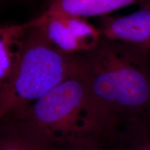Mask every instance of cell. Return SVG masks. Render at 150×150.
I'll return each instance as SVG.
<instances>
[{"label":"cell","mask_w":150,"mask_h":150,"mask_svg":"<svg viewBox=\"0 0 150 150\" xmlns=\"http://www.w3.org/2000/svg\"><path fill=\"white\" fill-rule=\"evenodd\" d=\"M29 28L28 22L0 27V84L13 71Z\"/></svg>","instance_id":"cell-7"},{"label":"cell","mask_w":150,"mask_h":150,"mask_svg":"<svg viewBox=\"0 0 150 150\" xmlns=\"http://www.w3.org/2000/svg\"><path fill=\"white\" fill-rule=\"evenodd\" d=\"M102 36L110 40L136 46L150 52V1L139 10L121 17H105L101 23Z\"/></svg>","instance_id":"cell-5"},{"label":"cell","mask_w":150,"mask_h":150,"mask_svg":"<svg viewBox=\"0 0 150 150\" xmlns=\"http://www.w3.org/2000/svg\"><path fill=\"white\" fill-rule=\"evenodd\" d=\"M4 117V115H3V114H0V120H1Z\"/></svg>","instance_id":"cell-13"},{"label":"cell","mask_w":150,"mask_h":150,"mask_svg":"<svg viewBox=\"0 0 150 150\" xmlns=\"http://www.w3.org/2000/svg\"><path fill=\"white\" fill-rule=\"evenodd\" d=\"M5 115L53 141L89 133L85 81L76 72L44 96Z\"/></svg>","instance_id":"cell-3"},{"label":"cell","mask_w":150,"mask_h":150,"mask_svg":"<svg viewBox=\"0 0 150 150\" xmlns=\"http://www.w3.org/2000/svg\"><path fill=\"white\" fill-rule=\"evenodd\" d=\"M74 57L87 88L90 134L109 145L150 109V52L101 37Z\"/></svg>","instance_id":"cell-1"},{"label":"cell","mask_w":150,"mask_h":150,"mask_svg":"<svg viewBox=\"0 0 150 150\" xmlns=\"http://www.w3.org/2000/svg\"><path fill=\"white\" fill-rule=\"evenodd\" d=\"M150 0H50L43 16H75L79 18L107 15L112 11Z\"/></svg>","instance_id":"cell-6"},{"label":"cell","mask_w":150,"mask_h":150,"mask_svg":"<svg viewBox=\"0 0 150 150\" xmlns=\"http://www.w3.org/2000/svg\"><path fill=\"white\" fill-rule=\"evenodd\" d=\"M7 112H8V106H7V96L4 82L0 84V114H3L5 116Z\"/></svg>","instance_id":"cell-11"},{"label":"cell","mask_w":150,"mask_h":150,"mask_svg":"<svg viewBox=\"0 0 150 150\" xmlns=\"http://www.w3.org/2000/svg\"><path fill=\"white\" fill-rule=\"evenodd\" d=\"M108 147L111 150H150V123L144 119L130 124Z\"/></svg>","instance_id":"cell-9"},{"label":"cell","mask_w":150,"mask_h":150,"mask_svg":"<svg viewBox=\"0 0 150 150\" xmlns=\"http://www.w3.org/2000/svg\"><path fill=\"white\" fill-rule=\"evenodd\" d=\"M147 121L149 122L150 123V109H149V112H148V115H147Z\"/></svg>","instance_id":"cell-12"},{"label":"cell","mask_w":150,"mask_h":150,"mask_svg":"<svg viewBox=\"0 0 150 150\" xmlns=\"http://www.w3.org/2000/svg\"><path fill=\"white\" fill-rule=\"evenodd\" d=\"M76 72L73 54L55 47L40 28L30 27L18 63L5 82L8 112L34 102Z\"/></svg>","instance_id":"cell-2"},{"label":"cell","mask_w":150,"mask_h":150,"mask_svg":"<svg viewBox=\"0 0 150 150\" xmlns=\"http://www.w3.org/2000/svg\"><path fill=\"white\" fill-rule=\"evenodd\" d=\"M45 150H111L107 145L90 134L48 141Z\"/></svg>","instance_id":"cell-10"},{"label":"cell","mask_w":150,"mask_h":150,"mask_svg":"<svg viewBox=\"0 0 150 150\" xmlns=\"http://www.w3.org/2000/svg\"><path fill=\"white\" fill-rule=\"evenodd\" d=\"M47 142L7 116L0 120V150H45Z\"/></svg>","instance_id":"cell-8"},{"label":"cell","mask_w":150,"mask_h":150,"mask_svg":"<svg viewBox=\"0 0 150 150\" xmlns=\"http://www.w3.org/2000/svg\"><path fill=\"white\" fill-rule=\"evenodd\" d=\"M30 27H38L53 45L67 54L88 51L97 45L102 34L84 20L75 16L42 15L28 22Z\"/></svg>","instance_id":"cell-4"}]
</instances>
